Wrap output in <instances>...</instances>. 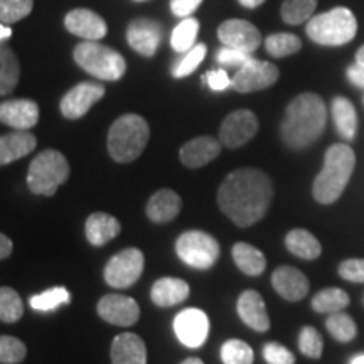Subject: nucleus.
Masks as SVG:
<instances>
[{
  "label": "nucleus",
  "mask_w": 364,
  "mask_h": 364,
  "mask_svg": "<svg viewBox=\"0 0 364 364\" xmlns=\"http://www.w3.org/2000/svg\"><path fill=\"white\" fill-rule=\"evenodd\" d=\"M272 199V179L253 167H243L228 174L218 191L220 209L240 228L260 221L267 215Z\"/></svg>",
  "instance_id": "obj_1"
},
{
  "label": "nucleus",
  "mask_w": 364,
  "mask_h": 364,
  "mask_svg": "<svg viewBox=\"0 0 364 364\" xmlns=\"http://www.w3.org/2000/svg\"><path fill=\"white\" fill-rule=\"evenodd\" d=\"M327 125V107L318 95L302 93L289 103L280 125L282 140L294 150L312 145Z\"/></svg>",
  "instance_id": "obj_2"
},
{
  "label": "nucleus",
  "mask_w": 364,
  "mask_h": 364,
  "mask_svg": "<svg viewBox=\"0 0 364 364\" xmlns=\"http://www.w3.org/2000/svg\"><path fill=\"white\" fill-rule=\"evenodd\" d=\"M356 156L354 150L346 144H334L327 149L324 157V167L314 181V199L321 204H332L341 198L346 186L351 179Z\"/></svg>",
  "instance_id": "obj_3"
},
{
  "label": "nucleus",
  "mask_w": 364,
  "mask_h": 364,
  "mask_svg": "<svg viewBox=\"0 0 364 364\" xmlns=\"http://www.w3.org/2000/svg\"><path fill=\"white\" fill-rule=\"evenodd\" d=\"M150 139V129L145 118L127 113L113 122L108 132V154L118 164L134 162L142 156Z\"/></svg>",
  "instance_id": "obj_4"
},
{
  "label": "nucleus",
  "mask_w": 364,
  "mask_h": 364,
  "mask_svg": "<svg viewBox=\"0 0 364 364\" xmlns=\"http://www.w3.org/2000/svg\"><path fill=\"white\" fill-rule=\"evenodd\" d=\"M76 65L102 81H118L127 71L124 56L98 41H83L73 51Z\"/></svg>",
  "instance_id": "obj_5"
},
{
  "label": "nucleus",
  "mask_w": 364,
  "mask_h": 364,
  "mask_svg": "<svg viewBox=\"0 0 364 364\" xmlns=\"http://www.w3.org/2000/svg\"><path fill=\"white\" fill-rule=\"evenodd\" d=\"M70 172V162L59 150L46 149L31 162L29 172H27V186L31 193L51 198L56 194L59 186L68 181Z\"/></svg>",
  "instance_id": "obj_6"
},
{
  "label": "nucleus",
  "mask_w": 364,
  "mask_h": 364,
  "mask_svg": "<svg viewBox=\"0 0 364 364\" xmlns=\"http://www.w3.org/2000/svg\"><path fill=\"white\" fill-rule=\"evenodd\" d=\"M307 36L321 46H344L351 43L358 33V21L346 7L314 16L307 22Z\"/></svg>",
  "instance_id": "obj_7"
},
{
  "label": "nucleus",
  "mask_w": 364,
  "mask_h": 364,
  "mask_svg": "<svg viewBox=\"0 0 364 364\" xmlns=\"http://www.w3.org/2000/svg\"><path fill=\"white\" fill-rule=\"evenodd\" d=\"M176 252L189 267L198 270H208L220 258V243L211 235L199 230L182 233L176 241Z\"/></svg>",
  "instance_id": "obj_8"
},
{
  "label": "nucleus",
  "mask_w": 364,
  "mask_h": 364,
  "mask_svg": "<svg viewBox=\"0 0 364 364\" xmlns=\"http://www.w3.org/2000/svg\"><path fill=\"white\" fill-rule=\"evenodd\" d=\"M145 258L139 248H127L108 260L105 267V282L115 289H129L140 279Z\"/></svg>",
  "instance_id": "obj_9"
},
{
  "label": "nucleus",
  "mask_w": 364,
  "mask_h": 364,
  "mask_svg": "<svg viewBox=\"0 0 364 364\" xmlns=\"http://www.w3.org/2000/svg\"><path fill=\"white\" fill-rule=\"evenodd\" d=\"M280 78L279 68L268 61H260V59L250 58L243 66L238 68L235 73L231 86L238 91V93H253V91H260L270 88Z\"/></svg>",
  "instance_id": "obj_10"
},
{
  "label": "nucleus",
  "mask_w": 364,
  "mask_h": 364,
  "mask_svg": "<svg viewBox=\"0 0 364 364\" xmlns=\"http://www.w3.org/2000/svg\"><path fill=\"white\" fill-rule=\"evenodd\" d=\"M258 118L252 110L231 112L223 120L220 129V140L228 149H238L248 144L258 132Z\"/></svg>",
  "instance_id": "obj_11"
},
{
  "label": "nucleus",
  "mask_w": 364,
  "mask_h": 364,
  "mask_svg": "<svg viewBox=\"0 0 364 364\" xmlns=\"http://www.w3.org/2000/svg\"><path fill=\"white\" fill-rule=\"evenodd\" d=\"M105 97V86L100 83H91V81H83L76 85L63 97L59 108H61L63 117L68 120H78L90 112V108L95 103L100 102Z\"/></svg>",
  "instance_id": "obj_12"
},
{
  "label": "nucleus",
  "mask_w": 364,
  "mask_h": 364,
  "mask_svg": "<svg viewBox=\"0 0 364 364\" xmlns=\"http://www.w3.org/2000/svg\"><path fill=\"white\" fill-rule=\"evenodd\" d=\"M218 38L226 48L253 53L260 48L262 34L252 22L243 19H228L218 27Z\"/></svg>",
  "instance_id": "obj_13"
},
{
  "label": "nucleus",
  "mask_w": 364,
  "mask_h": 364,
  "mask_svg": "<svg viewBox=\"0 0 364 364\" xmlns=\"http://www.w3.org/2000/svg\"><path fill=\"white\" fill-rule=\"evenodd\" d=\"M177 339L188 348H201L209 334V318L201 309H186L174 318Z\"/></svg>",
  "instance_id": "obj_14"
},
{
  "label": "nucleus",
  "mask_w": 364,
  "mask_h": 364,
  "mask_svg": "<svg viewBox=\"0 0 364 364\" xmlns=\"http://www.w3.org/2000/svg\"><path fill=\"white\" fill-rule=\"evenodd\" d=\"M98 316L108 324L129 327L134 326L140 317V307L132 297L110 294L105 295L98 302Z\"/></svg>",
  "instance_id": "obj_15"
},
{
  "label": "nucleus",
  "mask_w": 364,
  "mask_h": 364,
  "mask_svg": "<svg viewBox=\"0 0 364 364\" xmlns=\"http://www.w3.org/2000/svg\"><path fill=\"white\" fill-rule=\"evenodd\" d=\"M127 41L135 53L145 58L154 56L162 41V26L154 19L139 17L127 27Z\"/></svg>",
  "instance_id": "obj_16"
},
{
  "label": "nucleus",
  "mask_w": 364,
  "mask_h": 364,
  "mask_svg": "<svg viewBox=\"0 0 364 364\" xmlns=\"http://www.w3.org/2000/svg\"><path fill=\"white\" fill-rule=\"evenodd\" d=\"M65 27L71 34L85 41H100L107 36V22L90 9H75L65 17Z\"/></svg>",
  "instance_id": "obj_17"
},
{
  "label": "nucleus",
  "mask_w": 364,
  "mask_h": 364,
  "mask_svg": "<svg viewBox=\"0 0 364 364\" xmlns=\"http://www.w3.org/2000/svg\"><path fill=\"white\" fill-rule=\"evenodd\" d=\"M221 154V140L215 136H196L184 144L179 150V159L189 169H199V167L206 166L213 162Z\"/></svg>",
  "instance_id": "obj_18"
},
{
  "label": "nucleus",
  "mask_w": 364,
  "mask_h": 364,
  "mask_svg": "<svg viewBox=\"0 0 364 364\" xmlns=\"http://www.w3.org/2000/svg\"><path fill=\"white\" fill-rule=\"evenodd\" d=\"M0 120L16 130H29L38 125L39 107L33 100H7L0 105Z\"/></svg>",
  "instance_id": "obj_19"
},
{
  "label": "nucleus",
  "mask_w": 364,
  "mask_h": 364,
  "mask_svg": "<svg viewBox=\"0 0 364 364\" xmlns=\"http://www.w3.org/2000/svg\"><path fill=\"white\" fill-rule=\"evenodd\" d=\"M272 285L280 297L290 302H299L309 294V279L295 267L277 268L272 273Z\"/></svg>",
  "instance_id": "obj_20"
},
{
  "label": "nucleus",
  "mask_w": 364,
  "mask_h": 364,
  "mask_svg": "<svg viewBox=\"0 0 364 364\" xmlns=\"http://www.w3.org/2000/svg\"><path fill=\"white\" fill-rule=\"evenodd\" d=\"M238 316L248 327L257 332H267L270 329V317L267 314L265 302L257 290H245L238 299Z\"/></svg>",
  "instance_id": "obj_21"
},
{
  "label": "nucleus",
  "mask_w": 364,
  "mask_h": 364,
  "mask_svg": "<svg viewBox=\"0 0 364 364\" xmlns=\"http://www.w3.org/2000/svg\"><path fill=\"white\" fill-rule=\"evenodd\" d=\"M112 364H147V346L140 336L124 332L112 343Z\"/></svg>",
  "instance_id": "obj_22"
},
{
  "label": "nucleus",
  "mask_w": 364,
  "mask_h": 364,
  "mask_svg": "<svg viewBox=\"0 0 364 364\" xmlns=\"http://www.w3.org/2000/svg\"><path fill=\"white\" fill-rule=\"evenodd\" d=\"M182 199L172 189H159L149 199L145 213L154 223H169L181 213Z\"/></svg>",
  "instance_id": "obj_23"
},
{
  "label": "nucleus",
  "mask_w": 364,
  "mask_h": 364,
  "mask_svg": "<svg viewBox=\"0 0 364 364\" xmlns=\"http://www.w3.org/2000/svg\"><path fill=\"white\" fill-rule=\"evenodd\" d=\"M38 145L36 135L27 130H16L0 136V164L7 166L14 161L29 156Z\"/></svg>",
  "instance_id": "obj_24"
},
{
  "label": "nucleus",
  "mask_w": 364,
  "mask_h": 364,
  "mask_svg": "<svg viewBox=\"0 0 364 364\" xmlns=\"http://www.w3.org/2000/svg\"><path fill=\"white\" fill-rule=\"evenodd\" d=\"M189 294L191 289L188 282L182 279H174V277H164V279H159L154 284L150 299L159 307H172L184 302L189 297Z\"/></svg>",
  "instance_id": "obj_25"
},
{
  "label": "nucleus",
  "mask_w": 364,
  "mask_h": 364,
  "mask_svg": "<svg viewBox=\"0 0 364 364\" xmlns=\"http://www.w3.org/2000/svg\"><path fill=\"white\" fill-rule=\"evenodd\" d=\"M86 238L93 247H103L108 241L117 238L122 226L115 216L108 213H93L86 220Z\"/></svg>",
  "instance_id": "obj_26"
},
{
  "label": "nucleus",
  "mask_w": 364,
  "mask_h": 364,
  "mask_svg": "<svg viewBox=\"0 0 364 364\" xmlns=\"http://www.w3.org/2000/svg\"><path fill=\"white\" fill-rule=\"evenodd\" d=\"M332 118L339 135L346 140H354L358 132V113L354 105L344 97H336L331 105Z\"/></svg>",
  "instance_id": "obj_27"
},
{
  "label": "nucleus",
  "mask_w": 364,
  "mask_h": 364,
  "mask_svg": "<svg viewBox=\"0 0 364 364\" xmlns=\"http://www.w3.org/2000/svg\"><path fill=\"white\" fill-rule=\"evenodd\" d=\"M285 247L290 253L304 260H316L322 253L318 240L307 230L289 231L285 236Z\"/></svg>",
  "instance_id": "obj_28"
},
{
  "label": "nucleus",
  "mask_w": 364,
  "mask_h": 364,
  "mask_svg": "<svg viewBox=\"0 0 364 364\" xmlns=\"http://www.w3.org/2000/svg\"><path fill=\"white\" fill-rule=\"evenodd\" d=\"M233 260L236 263V267L240 268L245 275L250 277H257L263 273V270L267 268V258L260 250H257L253 245L250 243H240L233 245Z\"/></svg>",
  "instance_id": "obj_29"
},
{
  "label": "nucleus",
  "mask_w": 364,
  "mask_h": 364,
  "mask_svg": "<svg viewBox=\"0 0 364 364\" xmlns=\"http://www.w3.org/2000/svg\"><path fill=\"white\" fill-rule=\"evenodd\" d=\"M21 78L19 59L9 46L2 44L0 48V95L7 97L16 90Z\"/></svg>",
  "instance_id": "obj_30"
},
{
  "label": "nucleus",
  "mask_w": 364,
  "mask_h": 364,
  "mask_svg": "<svg viewBox=\"0 0 364 364\" xmlns=\"http://www.w3.org/2000/svg\"><path fill=\"white\" fill-rule=\"evenodd\" d=\"M349 295L343 289H324L317 292L312 299V309L317 314H336L343 312L349 306Z\"/></svg>",
  "instance_id": "obj_31"
},
{
  "label": "nucleus",
  "mask_w": 364,
  "mask_h": 364,
  "mask_svg": "<svg viewBox=\"0 0 364 364\" xmlns=\"http://www.w3.org/2000/svg\"><path fill=\"white\" fill-rule=\"evenodd\" d=\"M199 34V21L194 17H186L174 27L171 34V46L176 53H188L194 48L196 38Z\"/></svg>",
  "instance_id": "obj_32"
},
{
  "label": "nucleus",
  "mask_w": 364,
  "mask_h": 364,
  "mask_svg": "<svg viewBox=\"0 0 364 364\" xmlns=\"http://www.w3.org/2000/svg\"><path fill=\"white\" fill-rule=\"evenodd\" d=\"M317 0H284L280 14L282 19L290 26H299L312 19Z\"/></svg>",
  "instance_id": "obj_33"
},
{
  "label": "nucleus",
  "mask_w": 364,
  "mask_h": 364,
  "mask_svg": "<svg viewBox=\"0 0 364 364\" xmlns=\"http://www.w3.org/2000/svg\"><path fill=\"white\" fill-rule=\"evenodd\" d=\"M24 316V304L21 295L12 287H2L0 289V318L6 324H14L21 321Z\"/></svg>",
  "instance_id": "obj_34"
},
{
  "label": "nucleus",
  "mask_w": 364,
  "mask_h": 364,
  "mask_svg": "<svg viewBox=\"0 0 364 364\" xmlns=\"http://www.w3.org/2000/svg\"><path fill=\"white\" fill-rule=\"evenodd\" d=\"M265 49L273 58H285L299 53L302 49V41L295 34L277 33L265 39Z\"/></svg>",
  "instance_id": "obj_35"
},
{
  "label": "nucleus",
  "mask_w": 364,
  "mask_h": 364,
  "mask_svg": "<svg viewBox=\"0 0 364 364\" xmlns=\"http://www.w3.org/2000/svg\"><path fill=\"white\" fill-rule=\"evenodd\" d=\"M326 327L332 338L339 341V343H349V341H353L358 334L356 322H354L348 314L343 312L331 314V317L326 321Z\"/></svg>",
  "instance_id": "obj_36"
},
{
  "label": "nucleus",
  "mask_w": 364,
  "mask_h": 364,
  "mask_svg": "<svg viewBox=\"0 0 364 364\" xmlns=\"http://www.w3.org/2000/svg\"><path fill=\"white\" fill-rule=\"evenodd\" d=\"M68 302H70V292H68L65 287H54V289L46 290L43 294L33 295L29 300L31 307L41 312L54 311V309Z\"/></svg>",
  "instance_id": "obj_37"
},
{
  "label": "nucleus",
  "mask_w": 364,
  "mask_h": 364,
  "mask_svg": "<svg viewBox=\"0 0 364 364\" xmlns=\"http://www.w3.org/2000/svg\"><path fill=\"white\" fill-rule=\"evenodd\" d=\"M221 359L225 364H253V349L240 339H230L223 344Z\"/></svg>",
  "instance_id": "obj_38"
},
{
  "label": "nucleus",
  "mask_w": 364,
  "mask_h": 364,
  "mask_svg": "<svg viewBox=\"0 0 364 364\" xmlns=\"http://www.w3.org/2000/svg\"><path fill=\"white\" fill-rule=\"evenodd\" d=\"M34 7V0H0V21L14 24L26 19Z\"/></svg>",
  "instance_id": "obj_39"
},
{
  "label": "nucleus",
  "mask_w": 364,
  "mask_h": 364,
  "mask_svg": "<svg viewBox=\"0 0 364 364\" xmlns=\"http://www.w3.org/2000/svg\"><path fill=\"white\" fill-rule=\"evenodd\" d=\"M299 349L304 356L311 359H321L322 351H324V341H322L321 332L312 326L302 327L299 336Z\"/></svg>",
  "instance_id": "obj_40"
},
{
  "label": "nucleus",
  "mask_w": 364,
  "mask_h": 364,
  "mask_svg": "<svg viewBox=\"0 0 364 364\" xmlns=\"http://www.w3.org/2000/svg\"><path fill=\"white\" fill-rule=\"evenodd\" d=\"M206 53H208L206 44H196L194 48L191 49V51H188V54H186V56L174 66V70H172L174 78H184V76L193 75L196 68L201 65L203 59L206 58Z\"/></svg>",
  "instance_id": "obj_41"
},
{
  "label": "nucleus",
  "mask_w": 364,
  "mask_h": 364,
  "mask_svg": "<svg viewBox=\"0 0 364 364\" xmlns=\"http://www.w3.org/2000/svg\"><path fill=\"white\" fill-rule=\"evenodd\" d=\"M27 356V348L21 339L12 336L0 338V361L2 364H19Z\"/></svg>",
  "instance_id": "obj_42"
},
{
  "label": "nucleus",
  "mask_w": 364,
  "mask_h": 364,
  "mask_svg": "<svg viewBox=\"0 0 364 364\" xmlns=\"http://www.w3.org/2000/svg\"><path fill=\"white\" fill-rule=\"evenodd\" d=\"M263 358L268 364H295L292 351L279 343H268L263 346Z\"/></svg>",
  "instance_id": "obj_43"
},
{
  "label": "nucleus",
  "mask_w": 364,
  "mask_h": 364,
  "mask_svg": "<svg viewBox=\"0 0 364 364\" xmlns=\"http://www.w3.org/2000/svg\"><path fill=\"white\" fill-rule=\"evenodd\" d=\"M341 279L354 282V284H364V258H349L339 265Z\"/></svg>",
  "instance_id": "obj_44"
},
{
  "label": "nucleus",
  "mask_w": 364,
  "mask_h": 364,
  "mask_svg": "<svg viewBox=\"0 0 364 364\" xmlns=\"http://www.w3.org/2000/svg\"><path fill=\"white\" fill-rule=\"evenodd\" d=\"M250 58L252 56L248 53L238 51V49L233 48H226V46L218 51V63L228 68H241Z\"/></svg>",
  "instance_id": "obj_45"
},
{
  "label": "nucleus",
  "mask_w": 364,
  "mask_h": 364,
  "mask_svg": "<svg viewBox=\"0 0 364 364\" xmlns=\"http://www.w3.org/2000/svg\"><path fill=\"white\" fill-rule=\"evenodd\" d=\"M203 4V0H171V11L174 16L182 17H189L196 9Z\"/></svg>",
  "instance_id": "obj_46"
},
{
  "label": "nucleus",
  "mask_w": 364,
  "mask_h": 364,
  "mask_svg": "<svg viewBox=\"0 0 364 364\" xmlns=\"http://www.w3.org/2000/svg\"><path fill=\"white\" fill-rule=\"evenodd\" d=\"M204 80H208L209 88L215 91H223L226 90L228 86H231V80L225 70H215L208 73V75L204 76Z\"/></svg>",
  "instance_id": "obj_47"
},
{
  "label": "nucleus",
  "mask_w": 364,
  "mask_h": 364,
  "mask_svg": "<svg viewBox=\"0 0 364 364\" xmlns=\"http://www.w3.org/2000/svg\"><path fill=\"white\" fill-rule=\"evenodd\" d=\"M348 80L351 81L354 86H358V88H364V66L363 65H353L348 68Z\"/></svg>",
  "instance_id": "obj_48"
},
{
  "label": "nucleus",
  "mask_w": 364,
  "mask_h": 364,
  "mask_svg": "<svg viewBox=\"0 0 364 364\" xmlns=\"http://www.w3.org/2000/svg\"><path fill=\"white\" fill-rule=\"evenodd\" d=\"M12 253V240L7 235H0V258L7 260Z\"/></svg>",
  "instance_id": "obj_49"
},
{
  "label": "nucleus",
  "mask_w": 364,
  "mask_h": 364,
  "mask_svg": "<svg viewBox=\"0 0 364 364\" xmlns=\"http://www.w3.org/2000/svg\"><path fill=\"white\" fill-rule=\"evenodd\" d=\"M238 2L247 9H257L260 7L262 4H265V0H238Z\"/></svg>",
  "instance_id": "obj_50"
},
{
  "label": "nucleus",
  "mask_w": 364,
  "mask_h": 364,
  "mask_svg": "<svg viewBox=\"0 0 364 364\" xmlns=\"http://www.w3.org/2000/svg\"><path fill=\"white\" fill-rule=\"evenodd\" d=\"M11 34H12V31H11V27H9V24L0 26V39L7 41L9 38H11Z\"/></svg>",
  "instance_id": "obj_51"
},
{
  "label": "nucleus",
  "mask_w": 364,
  "mask_h": 364,
  "mask_svg": "<svg viewBox=\"0 0 364 364\" xmlns=\"http://www.w3.org/2000/svg\"><path fill=\"white\" fill-rule=\"evenodd\" d=\"M356 63H358V65H363V66H364V46H361V48L358 49V53H356Z\"/></svg>",
  "instance_id": "obj_52"
},
{
  "label": "nucleus",
  "mask_w": 364,
  "mask_h": 364,
  "mask_svg": "<svg viewBox=\"0 0 364 364\" xmlns=\"http://www.w3.org/2000/svg\"><path fill=\"white\" fill-rule=\"evenodd\" d=\"M181 364H204V363L199 358H188L186 361H182Z\"/></svg>",
  "instance_id": "obj_53"
},
{
  "label": "nucleus",
  "mask_w": 364,
  "mask_h": 364,
  "mask_svg": "<svg viewBox=\"0 0 364 364\" xmlns=\"http://www.w3.org/2000/svg\"><path fill=\"white\" fill-rule=\"evenodd\" d=\"M351 364H364V354H358L351 359Z\"/></svg>",
  "instance_id": "obj_54"
},
{
  "label": "nucleus",
  "mask_w": 364,
  "mask_h": 364,
  "mask_svg": "<svg viewBox=\"0 0 364 364\" xmlns=\"http://www.w3.org/2000/svg\"><path fill=\"white\" fill-rule=\"evenodd\" d=\"M135 2H147V0H135Z\"/></svg>",
  "instance_id": "obj_55"
},
{
  "label": "nucleus",
  "mask_w": 364,
  "mask_h": 364,
  "mask_svg": "<svg viewBox=\"0 0 364 364\" xmlns=\"http://www.w3.org/2000/svg\"><path fill=\"white\" fill-rule=\"evenodd\" d=\"M363 304H364V297H363Z\"/></svg>",
  "instance_id": "obj_56"
},
{
  "label": "nucleus",
  "mask_w": 364,
  "mask_h": 364,
  "mask_svg": "<svg viewBox=\"0 0 364 364\" xmlns=\"http://www.w3.org/2000/svg\"><path fill=\"white\" fill-rule=\"evenodd\" d=\"M363 103H364V98H363Z\"/></svg>",
  "instance_id": "obj_57"
}]
</instances>
